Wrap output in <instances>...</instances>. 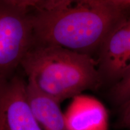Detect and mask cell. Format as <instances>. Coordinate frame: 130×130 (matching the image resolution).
<instances>
[{
	"label": "cell",
	"mask_w": 130,
	"mask_h": 130,
	"mask_svg": "<svg viewBox=\"0 0 130 130\" xmlns=\"http://www.w3.org/2000/svg\"><path fill=\"white\" fill-rule=\"evenodd\" d=\"M110 94L113 101L122 105L130 101V64L121 78L113 86Z\"/></svg>",
	"instance_id": "obj_8"
},
{
	"label": "cell",
	"mask_w": 130,
	"mask_h": 130,
	"mask_svg": "<svg viewBox=\"0 0 130 130\" xmlns=\"http://www.w3.org/2000/svg\"><path fill=\"white\" fill-rule=\"evenodd\" d=\"M127 28H128V48H129V51H128V65L130 64V16L129 17H128Z\"/></svg>",
	"instance_id": "obj_10"
},
{
	"label": "cell",
	"mask_w": 130,
	"mask_h": 130,
	"mask_svg": "<svg viewBox=\"0 0 130 130\" xmlns=\"http://www.w3.org/2000/svg\"><path fill=\"white\" fill-rule=\"evenodd\" d=\"M128 17L124 16L111 29L98 51L97 67L102 84L116 83L128 66Z\"/></svg>",
	"instance_id": "obj_5"
},
{
	"label": "cell",
	"mask_w": 130,
	"mask_h": 130,
	"mask_svg": "<svg viewBox=\"0 0 130 130\" xmlns=\"http://www.w3.org/2000/svg\"><path fill=\"white\" fill-rule=\"evenodd\" d=\"M118 124L120 127L130 129V102L123 105Z\"/></svg>",
	"instance_id": "obj_9"
},
{
	"label": "cell",
	"mask_w": 130,
	"mask_h": 130,
	"mask_svg": "<svg viewBox=\"0 0 130 130\" xmlns=\"http://www.w3.org/2000/svg\"><path fill=\"white\" fill-rule=\"evenodd\" d=\"M130 8V1H42L30 12L33 44L92 56Z\"/></svg>",
	"instance_id": "obj_1"
},
{
	"label": "cell",
	"mask_w": 130,
	"mask_h": 130,
	"mask_svg": "<svg viewBox=\"0 0 130 130\" xmlns=\"http://www.w3.org/2000/svg\"><path fill=\"white\" fill-rule=\"evenodd\" d=\"M129 102H130V101H129ZM127 103H128V102H127Z\"/></svg>",
	"instance_id": "obj_11"
},
{
	"label": "cell",
	"mask_w": 130,
	"mask_h": 130,
	"mask_svg": "<svg viewBox=\"0 0 130 130\" xmlns=\"http://www.w3.org/2000/svg\"><path fill=\"white\" fill-rule=\"evenodd\" d=\"M27 86L16 74L0 81V130H42L27 100Z\"/></svg>",
	"instance_id": "obj_4"
},
{
	"label": "cell",
	"mask_w": 130,
	"mask_h": 130,
	"mask_svg": "<svg viewBox=\"0 0 130 130\" xmlns=\"http://www.w3.org/2000/svg\"><path fill=\"white\" fill-rule=\"evenodd\" d=\"M21 67L28 83L60 104L102 84L96 60L59 46L32 45Z\"/></svg>",
	"instance_id": "obj_2"
},
{
	"label": "cell",
	"mask_w": 130,
	"mask_h": 130,
	"mask_svg": "<svg viewBox=\"0 0 130 130\" xmlns=\"http://www.w3.org/2000/svg\"><path fill=\"white\" fill-rule=\"evenodd\" d=\"M32 44L30 12L19 1L0 0V81L15 74Z\"/></svg>",
	"instance_id": "obj_3"
},
{
	"label": "cell",
	"mask_w": 130,
	"mask_h": 130,
	"mask_svg": "<svg viewBox=\"0 0 130 130\" xmlns=\"http://www.w3.org/2000/svg\"><path fill=\"white\" fill-rule=\"evenodd\" d=\"M64 116L67 130H108L106 108L90 96L81 94L73 98Z\"/></svg>",
	"instance_id": "obj_6"
},
{
	"label": "cell",
	"mask_w": 130,
	"mask_h": 130,
	"mask_svg": "<svg viewBox=\"0 0 130 130\" xmlns=\"http://www.w3.org/2000/svg\"><path fill=\"white\" fill-rule=\"evenodd\" d=\"M27 96L32 113L42 130H67L60 103L28 83Z\"/></svg>",
	"instance_id": "obj_7"
}]
</instances>
